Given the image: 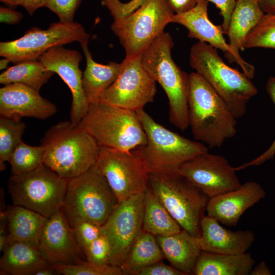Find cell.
Wrapping results in <instances>:
<instances>
[{
	"label": "cell",
	"mask_w": 275,
	"mask_h": 275,
	"mask_svg": "<svg viewBox=\"0 0 275 275\" xmlns=\"http://www.w3.org/2000/svg\"><path fill=\"white\" fill-rule=\"evenodd\" d=\"M189 126L194 139L208 148H219L237 133V119L209 84L197 72L189 74Z\"/></svg>",
	"instance_id": "obj_1"
},
{
	"label": "cell",
	"mask_w": 275,
	"mask_h": 275,
	"mask_svg": "<svg viewBox=\"0 0 275 275\" xmlns=\"http://www.w3.org/2000/svg\"><path fill=\"white\" fill-rule=\"evenodd\" d=\"M43 163L69 180L88 170L97 160L100 146L86 130L70 121L52 126L41 140Z\"/></svg>",
	"instance_id": "obj_2"
},
{
	"label": "cell",
	"mask_w": 275,
	"mask_h": 275,
	"mask_svg": "<svg viewBox=\"0 0 275 275\" xmlns=\"http://www.w3.org/2000/svg\"><path fill=\"white\" fill-rule=\"evenodd\" d=\"M173 46L171 36L164 32L141 54V62L167 95L170 122L184 131L189 126V74L173 61L171 56Z\"/></svg>",
	"instance_id": "obj_3"
},
{
	"label": "cell",
	"mask_w": 275,
	"mask_h": 275,
	"mask_svg": "<svg viewBox=\"0 0 275 275\" xmlns=\"http://www.w3.org/2000/svg\"><path fill=\"white\" fill-rule=\"evenodd\" d=\"M136 112L147 141L133 150L144 161L150 173L161 175L179 173V168L183 163L208 151L204 144L167 129L144 109Z\"/></svg>",
	"instance_id": "obj_4"
},
{
	"label": "cell",
	"mask_w": 275,
	"mask_h": 275,
	"mask_svg": "<svg viewBox=\"0 0 275 275\" xmlns=\"http://www.w3.org/2000/svg\"><path fill=\"white\" fill-rule=\"evenodd\" d=\"M189 64L223 99L236 119L244 116L249 101L258 93L251 79L226 64L217 49L205 42L198 41L191 46Z\"/></svg>",
	"instance_id": "obj_5"
},
{
	"label": "cell",
	"mask_w": 275,
	"mask_h": 275,
	"mask_svg": "<svg viewBox=\"0 0 275 275\" xmlns=\"http://www.w3.org/2000/svg\"><path fill=\"white\" fill-rule=\"evenodd\" d=\"M79 128L100 146L129 152L144 145L145 132L135 111L99 101L90 103Z\"/></svg>",
	"instance_id": "obj_6"
},
{
	"label": "cell",
	"mask_w": 275,
	"mask_h": 275,
	"mask_svg": "<svg viewBox=\"0 0 275 275\" xmlns=\"http://www.w3.org/2000/svg\"><path fill=\"white\" fill-rule=\"evenodd\" d=\"M119 201L96 163L84 173L67 180L62 210L71 225L84 219L102 226Z\"/></svg>",
	"instance_id": "obj_7"
},
{
	"label": "cell",
	"mask_w": 275,
	"mask_h": 275,
	"mask_svg": "<svg viewBox=\"0 0 275 275\" xmlns=\"http://www.w3.org/2000/svg\"><path fill=\"white\" fill-rule=\"evenodd\" d=\"M149 186L182 229L201 236V221L210 198L179 173H150Z\"/></svg>",
	"instance_id": "obj_8"
},
{
	"label": "cell",
	"mask_w": 275,
	"mask_h": 275,
	"mask_svg": "<svg viewBox=\"0 0 275 275\" xmlns=\"http://www.w3.org/2000/svg\"><path fill=\"white\" fill-rule=\"evenodd\" d=\"M67 180L44 163L30 172L12 174L8 190L13 205L22 206L48 218L62 209Z\"/></svg>",
	"instance_id": "obj_9"
},
{
	"label": "cell",
	"mask_w": 275,
	"mask_h": 275,
	"mask_svg": "<svg viewBox=\"0 0 275 275\" xmlns=\"http://www.w3.org/2000/svg\"><path fill=\"white\" fill-rule=\"evenodd\" d=\"M174 14L168 0H146L131 13L113 19L111 29L124 48L125 57L141 54L164 32Z\"/></svg>",
	"instance_id": "obj_10"
},
{
	"label": "cell",
	"mask_w": 275,
	"mask_h": 275,
	"mask_svg": "<svg viewBox=\"0 0 275 275\" xmlns=\"http://www.w3.org/2000/svg\"><path fill=\"white\" fill-rule=\"evenodd\" d=\"M90 35L77 22H53L46 30L32 27L17 39L0 43V56L13 63L39 60L51 48L89 41Z\"/></svg>",
	"instance_id": "obj_11"
},
{
	"label": "cell",
	"mask_w": 275,
	"mask_h": 275,
	"mask_svg": "<svg viewBox=\"0 0 275 275\" xmlns=\"http://www.w3.org/2000/svg\"><path fill=\"white\" fill-rule=\"evenodd\" d=\"M96 163L119 202L144 193L149 186L148 168L134 150L127 152L100 146Z\"/></svg>",
	"instance_id": "obj_12"
},
{
	"label": "cell",
	"mask_w": 275,
	"mask_h": 275,
	"mask_svg": "<svg viewBox=\"0 0 275 275\" xmlns=\"http://www.w3.org/2000/svg\"><path fill=\"white\" fill-rule=\"evenodd\" d=\"M115 81L103 93L100 101L137 112L154 100L156 81L141 62V54L125 57Z\"/></svg>",
	"instance_id": "obj_13"
},
{
	"label": "cell",
	"mask_w": 275,
	"mask_h": 275,
	"mask_svg": "<svg viewBox=\"0 0 275 275\" xmlns=\"http://www.w3.org/2000/svg\"><path fill=\"white\" fill-rule=\"evenodd\" d=\"M143 200L140 193L119 202L101 226L111 246L108 264L120 267L142 231Z\"/></svg>",
	"instance_id": "obj_14"
},
{
	"label": "cell",
	"mask_w": 275,
	"mask_h": 275,
	"mask_svg": "<svg viewBox=\"0 0 275 275\" xmlns=\"http://www.w3.org/2000/svg\"><path fill=\"white\" fill-rule=\"evenodd\" d=\"M236 172L225 157L208 151L184 162L178 170L209 198L238 188L241 184Z\"/></svg>",
	"instance_id": "obj_15"
},
{
	"label": "cell",
	"mask_w": 275,
	"mask_h": 275,
	"mask_svg": "<svg viewBox=\"0 0 275 275\" xmlns=\"http://www.w3.org/2000/svg\"><path fill=\"white\" fill-rule=\"evenodd\" d=\"M81 59L77 50L62 46L51 48L39 59L47 70L58 74L70 89L72 97L70 122L74 126L78 125L89 105L82 88V73L79 68Z\"/></svg>",
	"instance_id": "obj_16"
},
{
	"label": "cell",
	"mask_w": 275,
	"mask_h": 275,
	"mask_svg": "<svg viewBox=\"0 0 275 275\" xmlns=\"http://www.w3.org/2000/svg\"><path fill=\"white\" fill-rule=\"evenodd\" d=\"M37 248L51 265L74 264L83 260L84 253L76 240L72 227L62 209L47 218Z\"/></svg>",
	"instance_id": "obj_17"
},
{
	"label": "cell",
	"mask_w": 275,
	"mask_h": 275,
	"mask_svg": "<svg viewBox=\"0 0 275 275\" xmlns=\"http://www.w3.org/2000/svg\"><path fill=\"white\" fill-rule=\"evenodd\" d=\"M57 111L54 104L26 86L12 83L0 89L1 117L17 120L23 117L44 120Z\"/></svg>",
	"instance_id": "obj_18"
},
{
	"label": "cell",
	"mask_w": 275,
	"mask_h": 275,
	"mask_svg": "<svg viewBox=\"0 0 275 275\" xmlns=\"http://www.w3.org/2000/svg\"><path fill=\"white\" fill-rule=\"evenodd\" d=\"M265 196L260 184L247 181L236 189L210 198L206 212L224 225L236 226L244 212Z\"/></svg>",
	"instance_id": "obj_19"
},
{
	"label": "cell",
	"mask_w": 275,
	"mask_h": 275,
	"mask_svg": "<svg viewBox=\"0 0 275 275\" xmlns=\"http://www.w3.org/2000/svg\"><path fill=\"white\" fill-rule=\"evenodd\" d=\"M209 0H198L196 5L187 11L174 14L170 23L184 26L188 31V37L205 42L225 53L229 61L235 62L233 52L224 37L222 25H215L208 15Z\"/></svg>",
	"instance_id": "obj_20"
},
{
	"label": "cell",
	"mask_w": 275,
	"mask_h": 275,
	"mask_svg": "<svg viewBox=\"0 0 275 275\" xmlns=\"http://www.w3.org/2000/svg\"><path fill=\"white\" fill-rule=\"evenodd\" d=\"M264 14L258 0H236L226 34L235 63L251 79L254 76L255 67L245 61L240 56L239 51L244 50L243 44L246 36Z\"/></svg>",
	"instance_id": "obj_21"
},
{
	"label": "cell",
	"mask_w": 275,
	"mask_h": 275,
	"mask_svg": "<svg viewBox=\"0 0 275 275\" xmlns=\"http://www.w3.org/2000/svg\"><path fill=\"white\" fill-rule=\"evenodd\" d=\"M199 237L203 251L222 254H240L252 246L255 235L249 230L235 231L223 227L215 218L208 215L201 221Z\"/></svg>",
	"instance_id": "obj_22"
},
{
	"label": "cell",
	"mask_w": 275,
	"mask_h": 275,
	"mask_svg": "<svg viewBox=\"0 0 275 275\" xmlns=\"http://www.w3.org/2000/svg\"><path fill=\"white\" fill-rule=\"evenodd\" d=\"M157 242L171 266L184 272L193 274L197 259L202 251L199 237L182 229L167 236H156Z\"/></svg>",
	"instance_id": "obj_23"
},
{
	"label": "cell",
	"mask_w": 275,
	"mask_h": 275,
	"mask_svg": "<svg viewBox=\"0 0 275 275\" xmlns=\"http://www.w3.org/2000/svg\"><path fill=\"white\" fill-rule=\"evenodd\" d=\"M88 42L80 43L86 60V67L82 73V85L89 102L100 101L103 93L118 76L122 63L109 62L107 65L96 62L88 48Z\"/></svg>",
	"instance_id": "obj_24"
},
{
	"label": "cell",
	"mask_w": 275,
	"mask_h": 275,
	"mask_svg": "<svg viewBox=\"0 0 275 275\" xmlns=\"http://www.w3.org/2000/svg\"><path fill=\"white\" fill-rule=\"evenodd\" d=\"M6 212L9 244L17 241L37 248L48 218L31 209L14 205L8 206Z\"/></svg>",
	"instance_id": "obj_25"
},
{
	"label": "cell",
	"mask_w": 275,
	"mask_h": 275,
	"mask_svg": "<svg viewBox=\"0 0 275 275\" xmlns=\"http://www.w3.org/2000/svg\"><path fill=\"white\" fill-rule=\"evenodd\" d=\"M255 263L249 253L231 255L202 251L197 259L193 274L248 275Z\"/></svg>",
	"instance_id": "obj_26"
},
{
	"label": "cell",
	"mask_w": 275,
	"mask_h": 275,
	"mask_svg": "<svg viewBox=\"0 0 275 275\" xmlns=\"http://www.w3.org/2000/svg\"><path fill=\"white\" fill-rule=\"evenodd\" d=\"M50 266L38 248L14 241L4 251L0 260V274L33 275L37 270Z\"/></svg>",
	"instance_id": "obj_27"
},
{
	"label": "cell",
	"mask_w": 275,
	"mask_h": 275,
	"mask_svg": "<svg viewBox=\"0 0 275 275\" xmlns=\"http://www.w3.org/2000/svg\"><path fill=\"white\" fill-rule=\"evenodd\" d=\"M182 228L148 186L144 193L143 230L154 236H167Z\"/></svg>",
	"instance_id": "obj_28"
},
{
	"label": "cell",
	"mask_w": 275,
	"mask_h": 275,
	"mask_svg": "<svg viewBox=\"0 0 275 275\" xmlns=\"http://www.w3.org/2000/svg\"><path fill=\"white\" fill-rule=\"evenodd\" d=\"M163 257L155 236L143 230L120 267L124 274L133 275L139 269L161 261Z\"/></svg>",
	"instance_id": "obj_29"
},
{
	"label": "cell",
	"mask_w": 275,
	"mask_h": 275,
	"mask_svg": "<svg viewBox=\"0 0 275 275\" xmlns=\"http://www.w3.org/2000/svg\"><path fill=\"white\" fill-rule=\"evenodd\" d=\"M54 73L47 70L40 60L23 61L3 72L0 83L4 85L20 84L39 92Z\"/></svg>",
	"instance_id": "obj_30"
},
{
	"label": "cell",
	"mask_w": 275,
	"mask_h": 275,
	"mask_svg": "<svg viewBox=\"0 0 275 275\" xmlns=\"http://www.w3.org/2000/svg\"><path fill=\"white\" fill-rule=\"evenodd\" d=\"M25 124L21 119L0 118V169H5V162L10 157L18 144L25 129Z\"/></svg>",
	"instance_id": "obj_31"
},
{
	"label": "cell",
	"mask_w": 275,
	"mask_h": 275,
	"mask_svg": "<svg viewBox=\"0 0 275 275\" xmlns=\"http://www.w3.org/2000/svg\"><path fill=\"white\" fill-rule=\"evenodd\" d=\"M44 148L29 145L21 141L12 152L8 162L12 174L19 175L32 171L43 163Z\"/></svg>",
	"instance_id": "obj_32"
},
{
	"label": "cell",
	"mask_w": 275,
	"mask_h": 275,
	"mask_svg": "<svg viewBox=\"0 0 275 275\" xmlns=\"http://www.w3.org/2000/svg\"><path fill=\"white\" fill-rule=\"evenodd\" d=\"M258 47L275 49V13H265L245 38L244 50Z\"/></svg>",
	"instance_id": "obj_33"
},
{
	"label": "cell",
	"mask_w": 275,
	"mask_h": 275,
	"mask_svg": "<svg viewBox=\"0 0 275 275\" xmlns=\"http://www.w3.org/2000/svg\"><path fill=\"white\" fill-rule=\"evenodd\" d=\"M58 274L64 275H123L120 267L109 264H100L82 260L74 264H57L51 265Z\"/></svg>",
	"instance_id": "obj_34"
},
{
	"label": "cell",
	"mask_w": 275,
	"mask_h": 275,
	"mask_svg": "<svg viewBox=\"0 0 275 275\" xmlns=\"http://www.w3.org/2000/svg\"><path fill=\"white\" fill-rule=\"evenodd\" d=\"M76 240L82 251L102 235L101 226L91 222L79 219L71 224Z\"/></svg>",
	"instance_id": "obj_35"
},
{
	"label": "cell",
	"mask_w": 275,
	"mask_h": 275,
	"mask_svg": "<svg viewBox=\"0 0 275 275\" xmlns=\"http://www.w3.org/2000/svg\"><path fill=\"white\" fill-rule=\"evenodd\" d=\"M84 253L88 261L100 264H108L111 246L108 239L102 233L84 250Z\"/></svg>",
	"instance_id": "obj_36"
},
{
	"label": "cell",
	"mask_w": 275,
	"mask_h": 275,
	"mask_svg": "<svg viewBox=\"0 0 275 275\" xmlns=\"http://www.w3.org/2000/svg\"><path fill=\"white\" fill-rule=\"evenodd\" d=\"M82 0H47L44 7L54 12L59 21L72 22L75 13Z\"/></svg>",
	"instance_id": "obj_37"
},
{
	"label": "cell",
	"mask_w": 275,
	"mask_h": 275,
	"mask_svg": "<svg viewBox=\"0 0 275 275\" xmlns=\"http://www.w3.org/2000/svg\"><path fill=\"white\" fill-rule=\"evenodd\" d=\"M266 90L275 105V76L270 77L266 82ZM275 156V139L270 147L262 154L252 160L237 167H234L236 171L245 169L251 166H258L273 158Z\"/></svg>",
	"instance_id": "obj_38"
},
{
	"label": "cell",
	"mask_w": 275,
	"mask_h": 275,
	"mask_svg": "<svg viewBox=\"0 0 275 275\" xmlns=\"http://www.w3.org/2000/svg\"><path fill=\"white\" fill-rule=\"evenodd\" d=\"M146 0H131L123 3L120 0H101V4L109 11L113 19L127 15L139 8Z\"/></svg>",
	"instance_id": "obj_39"
},
{
	"label": "cell",
	"mask_w": 275,
	"mask_h": 275,
	"mask_svg": "<svg viewBox=\"0 0 275 275\" xmlns=\"http://www.w3.org/2000/svg\"><path fill=\"white\" fill-rule=\"evenodd\" d=\"M133 275H186L184 272L172 266L167 265L162 262L158 261L150 265L139 269Z\"/></svg>",
	"instance_id": "obj_40"
},
{
	"label": "cell",
	"mask_w": 275,
	"mask_h": 275,
	"mask_svg": "<svg viewBox=\"0 0 275 275\" xmlns=\"http://www.w3.org/2000/svg\"><path fill=\"white\" fill-rule=\"evenodd\" d=\"M209 1L214 4L219 10V14L223 18L221 25L224 34H226L236 0H209Z\"/></svg>",
	"instance_id": "obj_41"
},
{
	"label": "cell",
	"mask_w": 275,
	"mask_h": 275,
	"mask_svg": "<svg viewBox=\"0 0 275 275\" xmlns=\"http://www.w3.org/2000/svg\"><path fill=\"white\" fill-rule=\"evenodd\" d=\"M23 17L22 14L11 9L0 7V21L9 24L18 23Z\"/></svg>",
	"instance_id": "obj_42"
},
{
	"label": "cell",
	"mask_w": 275,
	"mask_h": 275,
	"mask_svg": "<svg viewBox=\"0 0 275 275\" xmlns=\"http://www.w3.org/2000/svg\"><path fill=\"white\" fill-rule=\"evenodd\" d=\"M9 233L7 214L5 211L0 212V251H4L9 244Z\"/></svg>",
	"instance_id": "obj_43"
},
{
	"label": "cell",
	"mask_w": 275,
	"mask_h": 275,
	"mask_svg": "<svg viewBox=\"0 0 275 275\" xmlns=\"http://www.w3.org/2000/svg\"><path fill=\"white\" fill-rule=\"evenodd\" d=\"M198 0H168L175 14H179L188 11L197 4Z\"/></svg>",
	"instance_id": "obj_44"
},
{
	"label": "cell",
	"mask_w": 275,
	"mask_h": 275,
	"mask_svg": "<svg viewBox=\"0 0 275 275\" xmlns=\"http://www.w3.org/2000/svg\"><path fill=\"white\" fill-rule=\"evenodd\" d=\"M47 0H16L17 6H21L32 15L38 9L45 6Z\"/></svg>",
	"instance_id": "obj_45"
},
{
	"label": "cell",
	"mask_w": 275,
	"mask_h": 275,
	"mask_svg": "<svg viewBox=\"0 0 275 275\" xmlns=\"http://www.w3.org/2000/svg\"><path fill=\"white\" fill-rule=\"evenodd\" d=\"M271 271L263 261L253 268L250 272V275H270Z\"/></svg>",
	"instance_id": "obj_46"
},
{
	"label": "cell",
	"mask_w": 275,
	"mask_h": 275,
	"mask_svg": "<svg viewBox=\"0 0 275 275\" xmlns=\"http://www.w3.org/2000/svg\"><path fill=\"white\" fill-rule=\"evenodd\" d=\"M258 2L264 13H275V0H258Z\"/></svg>",
	"instance_id": "obj_47"
},
{
	"label": "cell",
	"mask_w": 275,
	"mask_h": 275,
	"mask_svg": "<svg viewBox=\"0 0 275 275\" xmlns=\"http://www.w3.org/2000/svg\"><path fill=\"white\" fill-rule=\"evenodd\" d=\"M58 274L57 270L51 266L41 268L36 272L33 275H53Z\"/></svg>",
	"instance_id": "obj_48"
},
{
	"label": "cell",
	"mask_w": 275,
	"mask_h": 275,
	"mask_svg": "<svg viewBox=\"0 0 275 275\" xmlns=\"http://www.w3.org/2000/svg\"><path fill=\"white\" fill-rule=\"evenodd\" d=\"M9 62H11L8 59L5 58L0 61V69L1 70L7 68V66Z\"/></svg>",
	"instance_id": "obj_49"
},
{
	"label": "cell",
	"mask_w": 275,
	"mask_h": 275,
	"mask_svg": "<svg viewBox=\"0 0 275 275\" xmlns=\"http://www.w3.org/2000/svg\"><path fill=\"white\" fill-rule=\"evenodd\" d=\"M1 2L13 6H16V0H0Z\"/></svg>",
	"instance_id": "obj_50"
}]
</instances>
